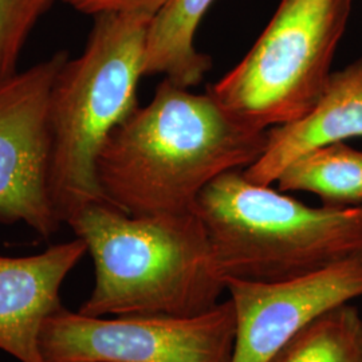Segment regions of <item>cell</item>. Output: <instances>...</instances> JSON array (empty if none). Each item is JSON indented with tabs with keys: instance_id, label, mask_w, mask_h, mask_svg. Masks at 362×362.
<instances>
[{
	"instance_id": "6da1fadb",
	"label": "cell",
	"mask_w": 362,
	"mask_h": 362,
	"mask_svg": "<svg viewBox=\"0 0 362 362\" xmlns=\"http://www.w3.org/2000/svg\"><path fill=\"white\" fill-rule=\"evenodd\" d=\"M267 136L208 93L194 94L164 78L152 101L112 132L97 177L105 200L128 215L194 212L208 184L258 160Z\"/></svg>"
},
{
	"instance_id": "7a4b0ae2",
	"label": "cell",
	"mask_w": 362,
	"mask_h": 362,
	"mask_svg": "<svg viewBox=\"0 0 362 362\" xmlns=\"http://www.w3.org/2000/svg\"><path fill=\"white\" fill-rule=\"evenodd\" d=\"M88 247L94 286L89 317H194L226 291L207 230L194 212L133 216L93 203L66 221Z\"/></svg>"
},
{
	"instance_id": "3957f363",
	"label": "cell",
	"mask_w": 362,
	"mask_h": 362,
	"mask_svg": "<svg viewBox=\"0 0 362 362\" xmlns=\"http://www.w3.org/2000/svg\"><path fill=\"white\" fill-rule=\"evenodd\" d=\"M194 211L224 281L281 282L362 257V206L310 207L242 170L208 184Z\"/></svg>"
},
{
	"instance_id": "277c9868",
	"label": "cell",
	"mask_w": 362,
	"mask_h": 362,
	"mask_svg": "<svg viewBox=\"0 0 362 362\" xmlns=\"http://www.w3.org/2000/svg\"><path fill=\"white\" fill-rule=\"evenodd\" d=\"M148 13L94 18L82 54L67 59L50 97V194L66 223L79 209L107 203L97 177V160L112 132L139 107Z\"/></svg>"
},
{
	"instance_id": "5b68a950",
	"label": "cell",
	"mask_w": 362,
	"mask_h": 362,
	"mask_svg": "<svg viewBox=\"0 0 362 362\" xmlns=\"http://www.w3.org/2000/svg\"><path fill=\"white\" fill-rule=\"evenodd\" d=\"M353 0H281L242 62L208 88L227 112L267 130L306 116L332 77Z\"/></svg>"
},
{
	"instance_id": "8992f818",
	"label": "cell",
	"mask_w": 362,
	"mask_h": 362,
	"mask_svg": "<svg viewBox=\"0 0 362 362\" xmlns=\"http://www.w3.org/2000/svg\"><path fill=\"white\" fill-rule=\"evenodd\" d=\"M230 299L194 317H89L62 308L42 332L47 362H231Z\"/></svg>"
},
{
	"instance_id": "52a82bcc",
	"label": "cell",
	"mask_w": 362,
	"mask_h": 362,
	"mask_svg": "<svg viewBox=\"0 0 362 362\" xmlns=\"http://www.w3.org/2000/svg\"><path fill=\"white\" fill-rule=\"evenodd\" d=\"M69 59L61 50L0 81V223L49 239L62 224L50 194V97Z\"/></svg>"
},
{
	"instance_id": "ba28073f",
	"label": "cell",
	"mask_w": 362,
	"mask_h": 362,
	"mask_svg": "<svg viewBox=\"0 0 362 362\" xmlns=\"http://www.w3.org/2000/svg\"><path fill=\"white\" fill-rule=\"evenodd\" d=\"M235 311L231 362H269L326 311L362 297V257L281 282L226 279Z\"/></svg>"
},
{
	"instance_id": "9c48e42d",
	"label": "cell",
	"mask_w": 362,
	"mask_h": 362,
	"mask_svg": "<svg viewBox=\"0 0 362 362\" xmlns=\"http://www.w3.org/2000/svg\"><path fill=\"white\" fill-rule=\"evenodd\" d=\"M88 254L79 238L30 257L0 255V350L19 362H47L42 332L62 309L61 287Z\"/></svg>"
},
{
	"instance_id": "30bf717a",
	"label": "cell",
	"mask_w": 362,
	"mask_h": 362,
	"mask_svg": "<svg viewBox=\"0 0 362 362\" xmlns=\"http://www.w3.org/2000/svg\"><path fill=\"white\" fill-rule=\"evenodd\" d=\"M356 137H362V57L333 71L306 116L269 130L264 152L242 173L254 184L272 185L300 156Z\"/></svg>"
},
{
	"instance_id": "8fae6325",
	"label": "cell",
	"mask_w": 362,
	"mask_h": 362,
	"mask_svg": "<svg viewBox=\"0 0 362 362\" xmlns=\"http://www.w3.org/2000/svg\"><path fill=\"white\" fill-rule=\"evenodd\" d=\"M215 0H167L153 15L145 45L144 77L164 76L180 88L197 86L212 59L194 47L196 30Z\"/></svg>"
},
{
	"instance_id": "7c38bea8",
	"label": "cell",
	"mask_w": 362,
	"mask_h": 362,
	"mask_svg": "<svg viewBox=\"0 0 362 362\" xmlns=\"http://www.w3.org/2000/svg\"><path fill=\"white\" fill-rule=\"evenodd\" d=\"M281 192L317 194L325 206H362V151L330 144L300 156L276 180Z\"/></svg>"
},
{
	"instance_id": "4fadbf2b",
	"label": "cell",
	"mask_w": 362,
	"mask_h": 362,
	"mask_svg": "<svg viewBox=\"0 0 362 362\" xmlns=\"http://www.w3.org/2000/svg\"><path fill=\"white\" fill-rule=\"evenodd\" d=\"M269 362H362V315L336 306L303 327Z\"/></svg>"
},
{
	"instance_id": "5bb4252c",
	"label": "cell",
	"mask_w": 362,
	"mask_h": 362,
	"mask_svg": "<svg viewBox=\"0 0 362 362\" xmlns=\"http://www.w3.org/2000/svg\"><path fill=\"white\" fill-rule=\"evenodd\" d=\"M52 1L0 0V81L18 71L27 38Z\"/></svg>"
},
{
	"instance_id": "9a60e30c",
	"label": "cell",
	"mask_w": 362,
	"mask_h": 362,
	"mask_svg": "<svg viewBox=\"0 0 362 362\" xmlns=\"http://www.w3.org/2000/svg\"><path fill=\"white\" fill-rule=\"evenodd\" d=\"M70 7L93 18L105 13L155 15L167 0H61Z\"/></svg>"
}]
</instances>
